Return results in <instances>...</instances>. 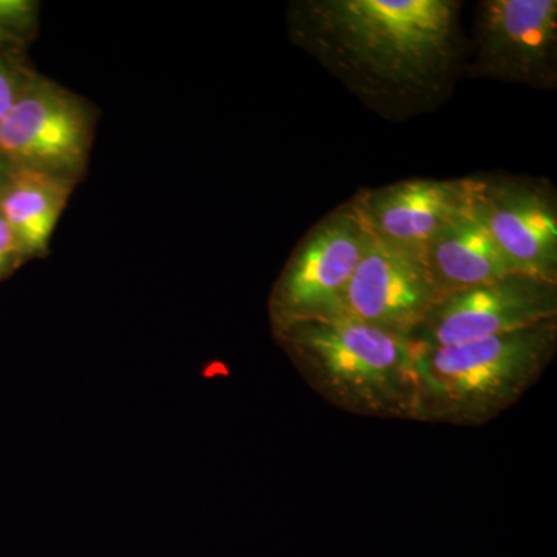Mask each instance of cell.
Masks as SVG:
<instances>
[{
	"label": "cell",
	"mask_w": 557,
	"mask_h": 557,
	"mask_svg": "<svg viewBox=\"0 0 557 557\" xmlns=\"http://www.w3.org/2000/svg\"><path fill=\"white\" fill-rule=\"evenodd\" d=\"M76 185L46 172L10 168L0 189V215L24 260L49 252L51 237Z\"/></svg>",
	"instance_id": "obj_12"
},
{
	"label": "cell",
	"mask_w": 557,
	"mask_h": 557,
	"mask_svg": "<svg viewBox=\"0 0 557 557\" xmlns=\"http://www.w3.org/2000/svg\"><path fill=\"white\" fill-rule=\"evenodd\" d=\"M95 123L97 115L89 102L33 72L0 121V161L78 186L89 168Z\"/></svg>",
	"instance_id": "obj_4"
},
{
	"label": "cell",
	"mask_w": 557,
	"mask_h": 557,
	"mask_svg": "<svg viewBox=\"0 0 557 557\" xmlns=\"http://www.w3.org/2000/svg\"><path fill=\"white\" fill-rule=\"evenodd\" d=\"M21 262H24V258H22L17 242L14 239L5 220L0 215V277L16 269Z\"/></svg>",
	"instance_id": "obj_15"
},
{
	"label": "cell",
	"mask_w": 557,
	"mask_h": 557,
	"mask_svg": "<svg viewBox=\"0 0 557 557\" xmlns=\"http://www.w3.org/2000/svg\"><path fill=\"white\" fill-rule=\"evenodd\" d=\"M440 299L442 293L424 260L372 237L344 292L338 313L410 339Z\"/></svg>",
	"instance_id": "obj_9"
},
{
	"label": "cell",
	"mask_w": 557,
	"mask_h": 557,
	"mask_svg": "<svg viewBox=\"0 0 557 557\" xmlns=\"http://www.w3.org/2000/svg\"><path fill=\"white\" fill-rule=\"evenodd\" d=\"M10 168L5 163L0 161V189H2L3 183H5L7 175H9Z\"/></svg>",
	"instance_id": "obj_16"
},
{
	"label": "cell",
	"mask_w": 557,
	"mask_h": 557,
	"mask_svg": "<svg viewBox=\"0 0 557 557\" xmlns=\"http://www.w3.org/2000/svg\"><path fill=\"white\" fill-rule=\"evenodd\" d=\"M278 346L319 395L366 417L416 416L412 341L343 313L271 325Z\"/></svg>",
	"instance_id": "obj_2"
},
{
	"label": "cell",
	"mask_w": 557,
	"mask_h": 557,
	"mask_svg": "<svg viewBox=\"0 0 557 557\" xmlns=\"http://www.w3.org/2000/svg\"><path fill=\"white\" fill-rule=\"evenodd\" d=\"M32 75V70L17 69L0 57V121L5 119L7 113L13 108Z\"/></svg>",
	"instance_id": "obj_14"
},
{
	"label": "cell",
	"mask_w": 557,
	"mask_h": 557,
	"mask_svg": "<svg viewBox=\"0 0 557 557\" xmlns=\"http://www.w3.org/2000/svg\"><path fill=\"white\" fill-rule=\"evenodd\" d=\"M475 208L516 273L557 284V212L552 190L530 180H482Z\"/></svg>",
	"instance_id": "obj_10"
},
{
	"label": "cell",
	"mask_w": 557,
	"mask_h": 557,
	"mask_svg": "<svg viewBox=\"0 0 557 557\" xmlns=\"http://www.w3.org/2000/svg\"><path fill=\"white\" fill-rule=\"evenodd\" d=\"M39 10L32 0H0V35L27 42L38 30Z\"/></svg>",
	"instance_id": "obj_13"
},
{
	"label": "cell",
	"mask_w": 557,
	"mask_h": 557,
	"mask_svg": "<svg viewBox=\"0 0 557 557\" xmlns=\"http://www.w3.org/2000/svg\"><path fill=\"white\" fill-rule=\"evenodd\" d=\"M423 260L442 298L516 273L480 219L478 208L443 230L429 245Z\"/></svg>",
	"instance_id": "obj_11"
},
{
	"label": "cell",
	"mask_w": 557,
	"mask_h": 557,
	"mask_svg": "<svg viewBox=\"0 0 557 557\" xmlns=\"http://www.w3.org/2000/svg\"><path fill=\"white\" fill-rule=\"evenodd\" d=\"M556 51V0L480 3L472 76L552 89L557 81Z\"/></svg>",
	"instance_id": "obj_7"
},
{
	"label": "cell",
	"mask_w": 557,
	"mask_h": 557,
	"mask_svg": "<svg viewBox=\"0 0 557 557\" xmlns=\"http://www.w3.org/2000/svg\"><path fill=\"white\" fill-rule=\"evenodd\" d=\"M482 178H410L355 196L373 239L423 260L431 242L478 203Z\"/></svg>",
	"instance_id": "obj_8"
},
{
	"label": "cell",
	"mask_w": 557,
	"mask_h": 557,
	"mask_svg": "<svg viewBox=\"0 0 557 557\" xmlns=\"http://www.w3.org/2000/svg\"><path fill=\"white\" fill-rule=\"evenodd\" d=\"M556 319L557 284L512 273L443 296L410 341L426 347L454 346Z\"/></svg>",
	"instance_id": "obj_6"
},
{
	"label": "cell",
	"mask_w": 557,
	"mask_h": 557,
	"mask_svg": "<svg viewBox=\"0 0 557 557\" xmlns=\"http://www.w3.org/2000/svg\"><path fill=\"white\" fill-rule=\"evenodd\" d=\"M412 344L413 420L478 426L516 405L541 379L556 354L557 319L454 346Z\"/></svg>",
	"instance_id": "obj_3"
},
{
	"label": "cell",
	"mask_w": 557,
	"mask_h": 557,
	"mask_svg": "<svg viewBox=\"0 0 557 557\" xmlns=\"http://www.w3.org/2000/svg\"><path fill=\"white\" fill-rule=\"evenodd\" d=\"M372 234L357 205H343L306 234L278 274L270 296L271 325L338 313L341 299Z\"/></svg>",
	"instance_id": "obj_5"
},
{
	"label": "cell",
	"mask_w": 557,
	"mask_h": 557,
	"mask_svg": "<svg viewBox=\"0 0 557 557\" xmlns=\"http://www.w3.org/2000/svg\"><path fill=\"white\" fill-rule=\"evenodd\" d=\"M456 0H304L289 9V33L366 100H428L460 58Z\"/></svg>",
	"instance_id": "obj_1"
}]
</instances>
